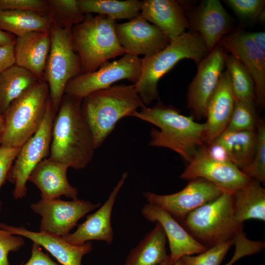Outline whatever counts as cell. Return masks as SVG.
Listing matches in <instances>:
<instances>
[{"label":"cell","mask_w":265,"mask_h":265,"mask_svg":"<svg viewBox=\"0 0 265 265\" xmlns=\"http://www.w3.org/2000/svg\"><path fill=\"white\" fill-rule=\"evenodd\" d=\"M81 98L64 94L52 126L49 158L76 170L85 168L96 150L81 110Z\"/></svg>","instance_id":"obj_1"},{"label":"cell","mask_w":265,"mask_h":265,"mask_svg":"<svg viewBox=\"0 0 265 265\" xmlns=\"http://www.w3.org/2000/svg\"><path fill=\"white\" fill-rule=\"evenodd\" d=\"M133 117L151 123L149 146L170 149L188 162L197 151L206 145V125L194 117L182 114L171 106L160 102L151 107L144 106Z\"/></svg>","instance_id":"obj_2"},{"label":"cell","mask_w":265,"mask_h":265,"mask_svg":"<svg viewBox=\"0 0 265 265\" xmlns=\"http://www.w3.org/2000/svg\"><path fill=\"white\" fill-rule=\"evenodd\" d=\"M144 106L134 84L111 85L84 97L81 110L95 149L102 145L121 119L133 116Z\"/></svg>","instance_id":"obj_3"},{"label":"cell","mask_w":265,"mask_h":265,"mask_svg":"<svg viewBox=\"0 0 265 265\" xmlns=\"http://www.w3.org/2000/svg\"><path fill=\"white\" fill-rule=\"evenodd\" d=\"M209 53L200 35L190 30L171 40L169 45L159 52L142 58L141 76L134 85L143 104L149 105L159 100V80L179 61L190 59L197 66Z\"/></svg>","instance_id":"obj_4"},{"label":"cell","mask_w":265,"mask_h":265,"mask_svg":"<svg viewBox=\"0 0 265 265\" xmlns=\"http://www.w3.org/2000/svg\"><path fill=\"white\" fill-rule=\"evenodd\" d=\"M116 24L106 15L87 14L81 23L72 28V42L82 73L94 72L109 59L127 53L118 42Z\"/></svg>","instance_id":"obj_5"},{"label":"cell","mask_w":265,"mask_h":265,"mask_svg":"<svg viewBox=\"0 0 265 265\" xmlns=\"http://www.w3.org/2000/svg\"><path fill=\"white\" fill-rule=\"evenodd\" d=\"M234 193L225 191L214 200L189 213L182 226L207 249L234 238L243 224L235 218Z\"/></svg>","instance_id":"obj_6"},{"label":"cell","mask_w":265,"mask_h":265,"mask_svg":"<svg viewBox=\"0 0 265 265\" xmlns=\"http://www.w3.org/2000/svg\"><path fill=\"white\" fill-rule=\"evenodd\" d=\"M49 100L48 84L41 80L14 100L2 114L1 145L21 148L40 127Z\"/></svg>","instance_id":"obj_7"},{"label":"cell","mask_w":265,"mask_h":265,"mask_svg":"<svg viewBox=\"0 0 265 265\" xmlns=\"http://www.w3.org/2000/svg\"><path fill=\"white\" fill-rule=\"evenodd\" d=\"M50 32L51 45L43 80L48 84L50 98L57 112L67 84L82 71L74 48L71 29L53 26Z\"/></svg>","instance_id":"obj_8"},{"label":"cell","mask_w":265,"mask_h":265,"mask_svg":"<svg viewBox=\"0 0 265 265\" xmlns=\"http://www.w3.org/2000/svg\"><path fill=\"white\" fill-rule=\"evenodd\" d=\"M56 112L50 98L43 120L37 132L21 147L8 172L6 180L14 185L15 199L26 195V183L36 166L50 155L53 121Z\"/></svg>","instance_id":"obj_9"},{"label":"cell","mask_w":265,"mask_h":265,"mask_svg":"<svg viewBox=\"0 0 265 265\" xmlns=\"http://www.w3.org/2000/svg\"><path fill=\"white\" fill-rule=\"evenodd\" d=\"M142 70V58L126 53L117 60L105 62L94 72L82 73L71 79L66 86L64 94L83 99L122 80L134 84L138 81Z\"/></svg>","instance_id":"obj_10"},{"label":"cell","mask_w":265,"mask_h":265,"mask_svg":"<svg viewBox=\"0 0 265 265\" xmlns=\"http://www.w3.org/2000/svg\"><path fill=\"white\" fill-rule=\"evenodd\" d=\"M224 190L203 178H195L177 192L159 195L150 191L143 193L149 203L163 209L179 223L198 208L214 200Z\"/></svg>","instance_id":"obj_11"},{"label":"cell","mask_w":265,"mask_h":265,"mask_svg":"<svg viewBox=\"0 0 265 265\" xmlns=\"http://www.w3.org/2000/svg\"><path fill=\"white\" fill-rule=\"evenodd\" d=\"M100 206V203L78 198L71 201L56 198L41 199L30 208L41 216L39 232L63 237L69 234L81 218Z\"/></svg>","instance_id":"obj_12"},{"label":"cell","mask_w":265,"mask_h":265,"mask_svg":"<svg viewBox=\"0 0 265 265\" xmlns=\"http://www.w3.org/2000/svg\"><path fill=\"white\" fill-rule=\"evenodd\" d=\"M187 162L180 178L189 181L203 178L225 191L234 193L253 180L233 163L212 158L206 150V145L199 148Z\"/></svg>","instance_id":"obj_13"},{"label":"cell","mask_w":265,"mask_h":265,"mask_svg":"<svg viewBox=\"0 0 265 265\" xmlns=\"http://www.w3.org/2000/svg\"><path fill=\"white\" fill-rule=\"evenodd\" d=\"M226 53L217 44L197 65L186 95L187 107L194 119L206 118L208 103L224 71Z\"/></svg>","instance_id":"obj_14"},{"label":"cell","mask_w":265,"mask_h":265,"mask_svg":"<svg viewBox=\"0 0 265 265\" xmlns=\"http://www.w3.org/2000/svg\"><path fill=\"white\" fill-rule=\"evenodd\" d=\"M219 45L237 58L247 69L253 80L256 103L263 108L265 105V52L260 50L250 32L237 30L222 37Z\"/></svg>","instance_id":"obj_15"},{"label":"cell","mask_w":265,"mask_h":265,"mask_svg":"<svg viewBox=\"0 0 265 265\" xmlns=\"http://www.w3.org/2000/svg\"><path fill=\"white\" fill-rule=\"evenodd\" d=\"M116 34L127 53L150 56L164 49L170 39L157 26L151 24L140 14L129 22L116 24Z\"/></svg>","instance_id":"obj_16"},{"label":"cell","mask_w":265,"mask_h":265,"mask_svg":"<svg viewBox=\"0 0 265 265\" xmlns=\"http://www.w3.org/2000/svg\"><path fill=\"white\" fill-rule=\"evenodd\" d=\"M128 177L124 172L104 204L94 213L86 216L82 223L78 225L73 233L62 237L65 241L73 245H81L90 240H103L111 244L113 240V230L111 225V216L117 195Z\"/></svg>","instance_id":"obj_17"},{"label":"cell","mask_w":265,"mask_h":265,"mask_svg":"<svg viewBox=\"0 0 265 265\" xmlns=\"http://www.w3.org/2000/svg\"><path fill=\"white\" fill-rule=\"evenodd\" d=\"M144 218L162 226L168 240L171 259L174 263L186 255L199 254L207 248L196 240L168 212L148 203L141 210Z\"/></svg>","instance_id":"obj_18"},{"label":"cell","mask_w":265,"mask_h":265,"mask_svg":"<svg viewBox=\"0 0 265 265\" xmlns=\"http://www.w3.org/2000/svg\"><path fill=\"white\" fill-rule=\"evenodd\" d=\"M189 26L200 35L210 52L229 32L231 20L219 0H207L193 13Z\"/></svg>","instance_id":"obj_19"},{"label":"cell","mask_w":265,"mask_h":265,"mask_svg":"<svg viewBox=\"0 0 265 265\" xmlns=\"http://www.w3.org/2000/svg\"><path fill=\"white\" fill-rule=\"evenodd\" d=\"M0 228L17 236L26 238L46 249L62 265H81L83 256L92 249L90 241L73 245L62 237L49 233L33 232L24 226H13L0 222Z\"/></svg>","instance_id":"obj_20"},{"label":"cell","mask_w":265,"mask_h":265,"mask_svg":"<svg viewBox=\"0 0 265 265\" xmlns=\"http://www.w3.org/2000/svg\"><path fill=\"white\" fill-rule=\"evenodd\" d=\"M235 103L230 76L226 69L207 105L206 145L211 143L225 130L233 113Z\"/></svg>","instance_id":"obj_21"},{"label":"cell","mask_w":265,"mask_h":265,"mask_svg":"<svg viewBox=\"0 0 265 265\" xmlns=\"http://www.w3.org/2000/svg\"><path fill=\"white\" fill-rule=\"evenodd\" d=\"M68 168L67 165L49 157L36 166L28 181L38 188L41 199H56L63 195L72 200L76 199L78 198V190L68 181Z\"/></svg>","instance_id":"obj_22"},{"label":"cell","mask_w":265,"mask_h":265,"mask_svg":"<svg viewBox=\"0 0 265 265\" xmlns=\"http://www.w3.org/2000/svg\"><path fill=\"white\" fill-rule=\"evenodd\" d=\"M140 14L148 22L159 27L171 40L186 32L189 22L184 6L175 0H143Z\"/></svg>","instance_id":"obj_23"},{"label":"cell","mask_w":265,"mask_h":265,"mask_svg":"<svg viewBox=\"0 0 265 265\" xmlns=\"http://www.w3.org/2000/svg\"><path fill=\"white\" fill-rule=\"evenodd\" d=\"M51 45L50 31H33L17 37L14 47L15 65L43 80Z\"/></svg>","instance_id":"obj_24"},{"label":"cell","mask_w":265,"mask_h":265,"mask_svg":"<svg viewBox=\"0 0 265 265\" xmlns=\"http://www.w3.org/2000/svg\"><path fill=\"white\" fill-rule=\"evenodd\" d=\"M166 241L162 226L156 222L154 228L130 251L123 265H158L168 256Z\"/></svg>","instance_id":"obj_25"},{"label":"cell","mask_w":265,"mask_h":265,"mask_svg":"<svg viewBox=\"0 0 265 265\" xmlns=\"http://www.w3.org/2000/svg\"><path fill=\"white\" fill-rule=\"evenodd\" d=\"M234 211L236 222L255 219L265 220V189L261 183L253 179L234 193Z\"/></svg>","instance_id":"obj_26"},{"label":"cell","mask_w":265,"mask_h":265,"mask_svg":"<svg viewBox=\"0 0 265 265\" xmlns=\"http://www.w3.org/2000/svg\"><path fill=\"white\" fill-rule=\"evenodd\" d=\"M212 141L222 145L230 161L241 170L254 159L257 145V130L223 132Z\"/></svg>","instance_id":"obj_27"},{"label":"cell","mask_w":265,"mask_h":265,"mask_svg":"<svg viewBox=\"0 0 265 265\" xmlns=\"http://www.w3.org/2000/svg\"><path fill=\"white\" fill-rule=\"evenodd\" d=\"M39 80L29 71L16 65L0 74V113Z\"/></svg>","instance_id":"obj_28"},{"label":"cell","mask_w":265,"mask_h":265,"mask_svg":"<svg viewBox=\"0 0 265 265\" xmlns=\"http://www.w3.org/2000/svg\"><path fill=\"white\" fill-rule=\"evenodd\" d=\"M53 26L48 16L26 11L0 10V29L22 36L33 31H51Z\"/></svg>","instance_id":"obj_29"},{"label":"cell","mask_w":265,"mask_h":265,"mask_svg":"<svg viewBox=\"0 0 265 265\" xmlns=\"http://www.w3.org/2000/svg\"><path fill=\"white\" fill-rule=\"evenodd\" d=\"M84 14L97 13L116 21L131 20L140 14L141 1L138 0H78Z\"/></svg>","instance_id":"obj_30"},{"label":"cell","mask_w":265,"mask_h":265,"mask_svg":"<svg viewBox=\"0 0 265 265\" xmlns=\"http://www.w3.org/2000/svg\"><path fill=\"white\" fill-rule=\"evenodd\" d=\"M225 67L230 76L235 100L255 106V84L247 69L234 56L227 53L225 55Z\"/></svg>","instance_id":"obj_31"},{"label":"cell","mask_w":265,"mask_h":265,"mask_svg":"<svg viewBox=\"0 0 265 265\" xmlns=\"http://www.w3.org/2000/svg\"><path fill=\"white\" fill-rule=\"evenodd\" d=\"M53 26L71 28L81 23L85 14L81 11L78 0H47Z\"/></svg>","instance_id":"obj_32"},{"label":"cell","mask_w":265,"mask_h":265,"mask_svg":"<svg viewBox=\"0 0 265 265\" xmlns=\"http://www.w3.org/2000/svg\"><path fill=\"white\" fill-rule=\"evenodd\" d=\"M258 121L254 105L235 100L233 113L223 132L255 130Z\"/></svg>","instance_id":"obj_33"},{"label":"cell","mask_w":265,"mask_h":265,"mask_svg":"<svg viewBox=\"0 0 265 265\" xmlns=\"http://www.w3.org/2000/svg\"><path fill=\"white\" fill-rule=\"evenodd\" d=\"M256 130L257 145L252 161L241 171L247 176L264 185L265 183V124L258 120Z\"/></svg>","instance_id":"obj_34"},{"label":"cell","mask_w":265,"mask_h":265,"mask_svg":"<svg viewBox=\"0 0 265 265\" xmlns=\"http://www.w3.org/2000/svg\"><path fill=\"white\" fill-rule=\"evenodd\" d=\"M234 240H230L208 248L196 256L186 255L181 259L185 265H220Z\"/></svg>","instance_id":"obj_35"},{"label":"cell","mask_w":265,"mask_h":265,"mask_svg":"<svg viewBox=\"0 0 265 265\" xmlns=\"http://www.w3.org/2000/svg\"><path fill=\"white\" fill-rule=\"evenodd\" d=\"M239 16L249 19H261L264 15V0H226L224 1Z\"/></svg>","instance_id":"obj_36"},{"label":"cell","mask_w":265,"mask_h":265,"mask_svg":"<svg viewBox=\"0 0 265 265\" xmlns=\"http://www.w3.org/2000/svg\"><path fill=\"white\" fill-rule=\"evenodd\" d=\"M0 10H20L33 12L48 16L47 0H0Z\"/></svg>","instance_id":"obj_37"},{"label":"cell","mask_w":265,"mask_h":265,"mask_svg":"<svg viewBox=\"0 0 265 265\" xmlns=\"http://www.w3.org/2000/svg\"><path fill=\"white\" fill-rule=\"evenodd\" d=\"M24 244L25 240L21 236L0 228V265H9L8 253L18 251Z\"/></svg>","instance_id":"obj_38"},{"label":"cell","mask_w":265,"mask_h":265,"mask_svg":"<svg viewBox=\"0 0 265 265\" xmlns=\"http://www.w3.org/2000/svg\"><path fill=\"white\" fill-rule=\"evenodd\" d=\"M21 148L1 145L0 147V188L6 180L8 172ZM1 203L0 201V212Z\"/></svg>","instance_id":"obj_39"},{"label":"cell","mask_w":265,"mask_h":265,"mask_svg":"<svg viewBox=\"0 0 265 265\" xmlns=\"http://www.w3.org/2000/svg\"><path fill=\"white\" fill-rule=\"evenodd\" d=\"M20 265H59L53 261L49 256L43 252L41 246L33 242L31 255L29 260L25 264Z\"/></svg>","instance_id":"obj_40"},{"label":"cell","mask_w":265,"mask_h":265,"mask_svg":"<svg viewBox=\"0 0 265 265\" xmlns=\"http://www.w3.org/2000/svg\"><path fill=\"white\" fill-rule=\"evenodd\" d=\"M14 44L0 47V74L15 64Z\"/></svg>","instance_id":"obj_41"},{"label":"cell","mask_w":265,"mask_h":265,"mask_svg":"<svg viewBox=\"0 0 265 265\" xmlns=\"http://www.w3.org/2000/svg\"><path fill=\"white\" fill-rule=\"evenodd\" d=\"M206 148L209 155L213 159L221 161L231 162L226 150L220 144L212 141L209 144L206 145Z\"/></svg>","instance_id":"obj_42"},{"label":"cell","mask_w":265,"mask_h":265,"mask_svg":"<svg viewBox=\"0 0 265 265\" xmlns=\"http://www.w3.org/2000/svg\"><path fill=\"white\" fill-rule=\"evenodd\" d=\"M248 248L244 244L238 243L235 244V251L233 257L226 265H233V264L239 259L249 255Z\"/></svg>","instance_id":"obj_43"},{"label":"cell","mask_w":265,"mask_h":265,"mask_svg":"<svg viewBox=\"0 0 265 265\" xmlns=\"http://www.w3.org/2000/svg\"><path fill=\"white\" fill-rule=\"evenodd\" d=\"M16 38L14 34L0 29V47L15 43Z\"/></svg>","instance_id":"obj_44"},{"label":"cell","mask_w":265,"mask_h":265,"mask_svg":"<svg viewBox=\"0 0 265 265\" xmlns=\"http://www.w3.org/2000/svg\"><path fill=\"white\" fill-rule=\"evenodd\" d=\"M3 129V120L2 115L0 113V147L1 146V136Z\"/></svg>","instance_id":"obj_45"},{"label":"cell","mask_w":265,"mask_h":265,"mask_svg":"<svg viewBox=\"0 0 265 265\" xmlns=\"http://www.w3.org/2000/svg\"><path fill=\"white\" fill-rule=\"evenodd\" d=\"M174 263L173 262L170 255H169L167 259L163 262L159 264L158 265H174Z\"/></svg>","instance_id":"obj_46"},{"label":"cell","mask_w":265,"mask_h":265,"mask_svg":"<svg viewBox=\"0 0 265 265\" xmlns=\"http://www.w3.org/2000/svg\"><path fill=\"white\" fill-rule=\"evenodd\" d=\"M174 265H185L182 260L180 259L177 260L175 263Z\"/></svg>","instance_id":"obj_47"}]
</instances>
